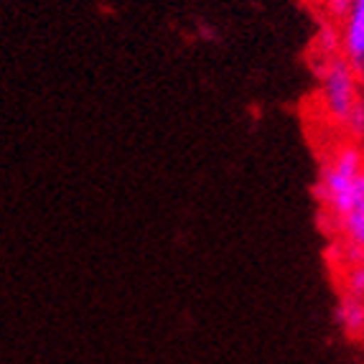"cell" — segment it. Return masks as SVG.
Returning <instances> with one entry per match:
<instances>
[{
  "mask_svg": "<svg viewBox=\"0 0 364 364\" xmlns=\"http://www.w3.org/2000/svg\"><path fill=\"white\" fill-rule=\"evenodd\" d=\"M346 133H349V138L357 140V143H362L364 146V97L357 102V107L349 112V117H346L344 122Z\"/></svg>",
  "mask_w": 364,
  "mask_h": 364,
  "instance_id": "cell-7",
  "label": "cell"
},
{
  "mask_svg": "<svg viewBox=\"0 0 364 364\" xmlns=\"http://www.w3.org/2000/svg\"><path fill=\"white\" fill-rule=\"evenodd\" d=\"M344 296L364 298V257L344 260Z\"/></svg>",
  "mask_w": 364,
  "mask_h": 364,
  "instance_id": "cell-5",
  "label": "cell"
},
{
  "mask_svg": "<svg viewBox=\"0 0 364 364\" xmlns=\"http://www.w3.org/2000/svg\"><path fill=\"white\" fill-rule=\"evenodd\" d=\"M357 72H359V90H362V97H364V61L357 67Z\"/></svg>",
  "mask_w": 364,
  "mask_h": 364,
  "instance_id": "cell-8",
  "label": "cell"
},
{
  "mask_svg": "<svg viewBox=\"0 0 364 364\" xmlns=\"http://www.w3.org/2000/svg\"><path fill=\"white\" fill-rule=\"evenodd\" d=\"M314 3H316V0H314Z\"/></svg>",
  "mask_w": 364,
  "mask_h": 364,
  "instance_id": "cell-9",
  "label": "cell"
},
{
  "mask_svg": "<svg viewBox=\"0 0 364 364\" xmlns=\"http://www.w3.org/2000/svg\"><path fill=\"white\" fill-rule=\"evenodd\" d=\"M318 201L341 250L364 255V146L346 138L328 148L318 173Z\"/></svg>",
  "mask_w": 364,
  "mask_h": 364,
  "instance_id": "cell-1",
  "label": "cell"
},
{
  "mask_svg": "<svg viewBox=\"0 0 364 364\" xmlns=\"http://www.w3.org/2000/svg\"><path fill=\"white\" fill-rule=\"evenodd\" d=\"M341 33V54L352 64L364 61V0H354L352 11L346 13V18L339 23Z\"/></svg>",
  "mask_w": 364,
  "mask_h": 364,
  "instance_id": "cell-3",
  "label": "cell"
},
{
  "mask_svg": "<svg viewBox=\"0 0 364 364\" xmlns=\"http://www.w3.org/2000/svg\"><path fill=\"white\" fill-rule=\"evenodd\" d=\"M318 100L328 120L344 125L349 112L362 100L357 64H352L344 54L321 61L318 64Z\"/></svg>",
  "mask_w": 364,
  "mask_h": 364,
  "instance_id": "cell-2",
  "label": "cell"
},
{
  "mask_svg": "<svg viewBox=\"0 0 364 364\" xmlns=\"http://www.w3.org/2000/svg\"><path fill=\"white\" fill-rule=\"evenodd\" d=\"M336 318L346 334L364 336V298L344 296L339 301V309H336Z\"/></svg>",
  "mask_w": 364,
  "mask_h": 364,
  "instance_id": "cell-4",
  "label": "cell"
},
{
  "mask_svg": "<svg viewBox=\"0 0 364 364\" xmlns=\"http://www.w3.org/2000/svg\"><path fill=\"white\" fill-rule=\"evenodd\" d=\"M316 3L321 6L323 18L339 26L341 21L346 18V13L352 11V3H354V0H316Z\"/></svg>",
  "mask_w": 364,
  "mask_h": 364,
  "instance_id": "cell-6",
  "label": "cell"
}]
</instances>
